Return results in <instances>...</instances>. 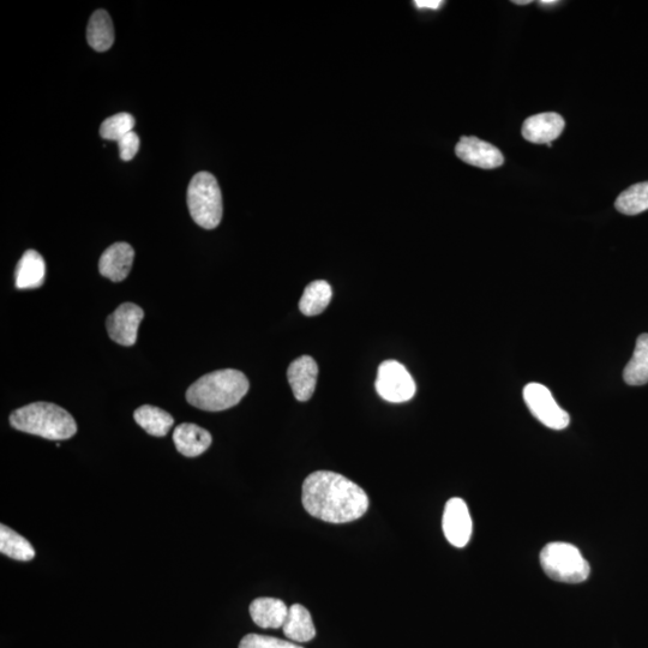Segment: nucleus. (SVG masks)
Instances as JSON below:
<instances>
[{
	"instance_id": "1",
	"label": "nucleus",
	"mask_w": 648,
	"mask_h": 648,
	"mask_svg": "<svg viewBox=\"0 0 648 648\" xmlns=\"http://www.w3.org/2000/svg\"><path fill=\"white\" fill-rule=\"evenodd\" d=\"M302 502L311 516L330 524L358 520L369 508V497L358 484L330 471H317L306 477Z\"/></svg>"
},
{
	"instance_id": "2",
	"label": "nucleus",
	"mask_w": 648,
	"mask_h": 648,
	"mask_svg": "<svg viewBox=\"0 0 648 648\" xmlns=\"http://www.w3.org/2000/svg\"><path fill=\"white\" fill-rule=\"evenodd\" d=\"M248 378L242 371L224 369L210 372L186 390V400L202 411L220 412L239 404L249 392Z\"/></svg>"
},
{
	"instance_id": "3",
	"label": "nucleus",
	"mask_w": 648,
	"mask_h": 648,
	"mask_svg": "<svg viewBox=\"0 0 648 648\" xmlns=\"http://www.w3.org/2000/svg\"><path fill=\"white\" fill-rule=\"evenodd\" d=\"M12 428L51 441L69 440L77 424L68 411L51 402H34L11 413Z\"/></svg>"
},
{
	"instance_id": "4",
	"label": "nucleus",
	"mask_w": 648,
	"mask_h": 648,
	"mask_svg": "<svg viewBox=\"0 0 648 648\" xmlns=\"http://www.w3.org/2000/svg\"><path fill=\"white\" fill-rule=\"evenodd\" d=\"M540 564L551 580L563 584H581L591 574L590 563L575 545L555 542L540 552Z\"/></svg>"
},
{
	"instance_id": "5",
	"label": "nucleus",
	"mask_w": 648,
	"mask_h": 648,
	"mask_svg": "<svg viewBox=\"0 0 648 648\" xmlns=\"http://www.w3.org/2000/svg\"><path fill=\"white\" fill-rule=\"evenodd\" d=\"M188 207L198 226L214 230L220 225L224 206L218 180L209 172H200L191 179L188 188Z\"/></svg>"
},
{
	"instance_id": "6",
	"label": "nucleus",
	"mask_w": 648,
	"mask_h": 648,
	"mask_svg": "<svg viewBox=\"0 0 648 648\" xmlns=\"http://www.w3.org/2000/svg\"><path fill=\"white\" fill-rule=\"evenodd\" d=\"M375 387L383 400L401 404L416 394V382L404 365L396 360H386L378 366Z\"/></svg>"
},
{
	"instance_id": "7",
	"label": "nucleus",
	"mask_w": 648,
	"mask_h": 648,
	"mask_svg": "<svg viewBox=\"0 0 648 648\" xmlns=\"http://www.w3.org/2000/svg\"><path fill=\"white\" fill-rule=\"evenodd\" d=\"M524 400L534 418L552 430H563L570 423L569 414L558 406L550 390L539 383H530L524 389Z\"/></svg>"
},
{
	"instance_id": "8",
	"label": "nucleus",
	"mask_w": 648,
	"mask_h": 648,
	"mask_svg": "<svg viewBox=\"0 0 648 648\" xmlns=\"http://www.w3.org/2000/svg\"><path fill=\"white\" fill-rule=\"evenodd\" d=\"M442 528L444 537L455 548H465L472 537V518L462 498L453 497L444 507Z\"/></svg>"
},
{
	"instance_id": "9",
	"label": "nucleus",
	"mask_w": 648,
	"mask_h": 648,
	"mask_svg": "<svg viewBox=\"0 0 648 648\" xmlns=\"http://www.w3.org/2000/svg\"><path fill=\"white\" fill-rule=\"evenodd\" d=\"M143 317L144 311L140 306L134 303L119 305L117 310L107 318L108 335L119 345H135Z\"/></svg>"
},
{
	"instance_id": "10",
	"label": "nucleus",
	"mask_w": 648,
	"mask_h": 648,
	"mask_svg": "<svg viewBox=\"0 0 648 648\" xmlns=\"http://www.w3.org/2000/svg\"><path fill=\"white\" fill-rule=\"evenodd\" d=\"M455 153L458 158L468 165L494 170L503 165L504 158L501 150L477 137H461L456 144Z\"/></svg>"
},
{
	"instance_id": "11",
	"label": "nucleus",
	"mask_w": 648,
	"mask_h": 648,
	"mask_svg": "<svg viewBox=\"0 0 648 648\" xmlns=\"http://www.w3.org/2000/svg\"><path fill=\"white\" fill-rule=\"evenodd\" d=\"M318 376V366L310 356L293 360L287 370L288 382L294 398L300 402L309 401L314 395Z\"/></svg>"
},
{
	"instance_id": "12",
	"label": "nucleus",
	"mask_w": 648,
	"mask_h": 648,
	"mask_svg": "<svg viewBox=\"0 0 648 648\" xmlns=\"http://www.w3.org/2000/svg\"><path fill=\"white\" fill-rule=\"evenodd\" d=\"M135 251L128 243H116L107 248L99 261V272L113 282H120L128 278Z\"/></svg>"
},
{
	"instance_id": "13",
	"label": "nucleus",
	"mask_w": 648,
	"mask_h": 648,
	"mask_svg": "<svg viewBox=\"0 0 648 648\" xmlns=\"http://www.w3.org/2000/svg\"><path fill=\"white\" fill-rule=\"evenodd\" d=\"M566 122L560 114L540 113L527 118L522 125V136L525 140L537 144H548L560 137Z\"/></svg>"
},
{
	"instance_id": "14",
	"label": "nucleus",
	"mask_w": 648,
	"mask_h": 648,
	"mask_svg": "<svg viewBox=\"0 0 648 648\" xmlns=\"http://www.w3.org/2000/svg\"><path fill=\"white\" fill-rule=\"evenodd\" d=\"M173 441L178 452L186 458H196L208 450L212 435L196 424L183 423L174 430Z\"/></svg>"
},
{
	"instance_id": "15",
	"label": "nucleus",
	"mask_w": 648,
	"mask_h": 648,
	"mask_svg": "<svg viewBox=\"0 0 648 648\" xmlns=\"http://www.w3.org/2000/svg\"><path fill=\"white\" fill-rule=\"evenodd\" d=\"M46 264L38 251L24 252L17 264L15 278L18 290H33L44 285Z\"/></svg>"
},
{
	"instance_id": "16",
	"label": "nucleus",
	"mask_w": 648,
	"mask_h": 648,
	"mask_svg": "<svg viewBox=\"0 0 648 648\" xmlns=\"http://www.w3.org/2000/svg\"><path fill=\"white\" fill-rule=\"evenodd\" d=\"M250 615L258 627H284L288 608L284 602L276 598H257L250 605Z\"/></svg>"
},
{
	"instance_id": "17",
	"label": "nucleus",
	"mask_w": 648,
	"mask_h": 648,
	"mask_svg": "<svg viewBox=\"0 0 648 648\" xmlns=\"http://www.w3.org/2000/svg\"><path fill=\"white\" fill-rule=\"evenodd\" d=\"M282 629H284L286 638L294 642H309L316 636V629L310 612L300 604H293L288 609V615Z\"/></svg>"
},
{
	"instance_id": "18",
	"label": "nucleus",
	"mask_w": 648,
	"mask_h": 648,
	"mask_svg": "<svg viewBox=\"0 0 648 648\" xmlns=\"http://www.w3.org/2000/svg\"><path fill=\"white\" fill-rule=\"evenodd\" d=\"M87 40L89 46L98 52H106L113 46L114 28L107 11H95L92 17H90L87 28Z\"/></svg>"
},
{
	"instance_id": "19",
	"label": "nucleus",
	"mask_w": 648,
	"mask_h": 648,
	"mask_svg": "<svg viewBox=\"0 0 648 648\" xmlns=\"http://www.w3.org/2000/svg\"><path fill=\"white\" fill-rule=\"evenodd\" d=\"M136 423L155 437H164L171 430L174 419L170 413L161 410L159 407L144 405L138 407L134 413Z\"/></svg>"
},
{
	"instance_id": "20",
	"label": "nucleus",
	"mask_w": 648,
	"mask_h": 648,
	"mask_svg": "<svg viewBox=\"0 0 648 648\" xmlns=\"http://www.w3.org/2000/svg\"><path fill=\"white\" fill-rule=\"evenodd\" d=\"M623 378L629 386L648 383V334H641L636 340L633 357L624 368Z\"/></svg>"
},
{
	"instance_id": "21",
	"label": "nucleus",
	"mask_w": 648,
	"mask_h": 648,
	"mask_svg": "<svg viewBox=\"0 0 648 648\" xmlns=\"http://www.w3.org/2000/svg\"><path fill=\"white\" fill-rule=\"evenodd\" d=\"M332 298L333 291L328 282L317 280L305 288L300 298L299 309L305 316H317L327 309Z\"/></svg>"
},
{
	"instance_id": "22",
	"label": "nucleus",
	"mask_w": 648,
	"mask_h": 648,
	"mask_svg": "<svg viewBox=\"0 0 648 648\" xmlns=\"http://www.w3.org/2000/svg\"><path fill=\"white\" fill-rule=\"evenodd\" d=\"M0 552L17 561H30L35 557L33 545L5 525L0 526Z\"/></svg>"
},
{
	"instance_id": "23",
	"label": "nucleus",
	"mask_w": 648,
	"mask_h": 648,
	"mask_svg": "<svg viewBox=\"0 0 648 648\" xmlns=\"http://www.w3.org/2000/svg\"><path fill=\"white\" fill-rule=\"evenodd\" d=\"M615 207L624 215H638L648 210V182L630 186L617 197Z\"/></svg>"
},
{
	"instance_id": "24",
	"label": "nucleus",
	"mask_w": 648,
	"mask_h": 648,
	"mask_svg": "<svg viewBox=\"0 0 648 648\" xmlns=\"http://www.w3.org/2000/svg\"><path fill=\"white\" fill-rule=\"evenodd\" d=\"M135 118L130 113H118L107 118L100 126V135L108 141L119 142L134 129Z\"/></svg>"
},
{
	"instance_id": "25",
	"label": "nucleus",
	"mask_w": 648,
	"mask_h": 648,
	"mask_svg": "<svg viewBox=\"0 0 648 648\" xmlns=\"http://www.w3.org/2000/svg\"><path fill=\"white\" fill-rule=\"evenodd\" d=\"M239 648H303L293 642L273 638V636L248 634L240 641Z\"/></svg>"
},
{
	"instance_id": "26",
	"label": "nucleus",
	"mask_w": 648,
	"mask_h": 648,
	"mask_svg": "<svg viewBox=\"0 0 648 648\" xmlns=\"http://www.w3.org/2000/svg\"><path fill=\"white\" fill-rule=\"evenodd\" d=\"M140 137L136 132L132 131L130 134L124 136L122 140L118 142L119 155L120 159L124 161H131L135 158L140 149Z\"/></svg>"
},
{
	"instance_id": "27",
	"label": "nucleus",
	"mask_w": 648,
	"mask_h": 648,
	"mask_svg": "<svg viewBox=\"0 0 648 648\" xmlns=\"http://www.w3.org/2000/svg\"><path fill=\"white\" fill-rule=\"evenodd\" d=\"M443 3L444 2H441V0H416L414 5H416L418 9L437 10L441 8Z\"/></svg>"
},
{
	"instance_id": "28",
	"label": "nucleus",
	"mask_w": 648,
	"mask_h": 648,
	"mask_svg": "<svg viewBox=\"0 0 648 648\" xmlns=\"http://www.w3.org/2000/svg\"><path fill=\"white\" fill-rule=\"evenodd\" d=\"M513 3L516 5H528L531 4V0H522V2H520V0H515Z\"/></svg>"
},
{
	"instance_id": "29",
	"label": "nucleus",
	"mask_w": 648,
	"mask_h": 648,
	"mask_svg": "<svg viewBox=\"0 0 648 648\" xmlns=\"http://www.w3.org/2000/svg\"><path fill=\"white\" fill-rule=\"evenodd\" d=\"M556 0H542V2H539V4L546 5V4H556Z\"/></svg>"
}]
</instances>
